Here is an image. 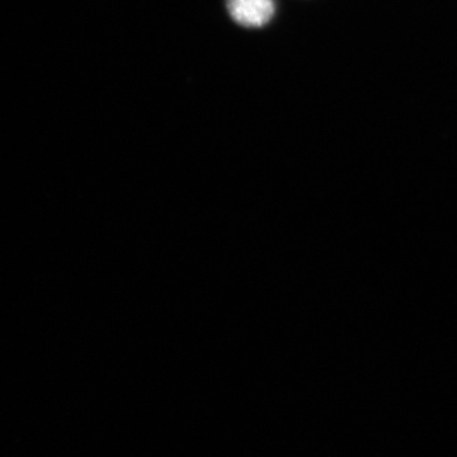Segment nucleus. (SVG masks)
Segmentation results:
<instances>
[{"mask_svg":"<svg viewBox=\"0 0 457 457\" xmlns=\"http://www.w3.org/2000/svg\"><path fill=\"white\" fill-rule=\"evenodd\" d=\"M228 14L245 29H261L275 14L273 0H227Z\"/></svg>","mask_w":457,"mask_h":457,"instance_id":"obj_1","label":"nucleus"}]
</instances>
